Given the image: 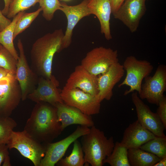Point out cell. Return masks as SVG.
Listing matches in <instances>:
<instances>
[{
    "label": "cell",
    "instance_id": "obj_1",
    "mask_svg": "<svg viewBox=\"0 0 166 166\" xmlns=\"http://www.w3.org/2000/svg\"><path fill=\"white\" fill-rule=\"evenodd\" d=\"M23 130L41 143L52 142L63 131L57 121L56 108L48 103H37Z\"/></svg>",
    "mask_w": 166,
    "mask_h": 166
},
{
    "label": "cell",
    "instance_id": "obj_2",
    "mask_svg": "<svg viewBox=\"0 0 166 166\" xmlns=\"http://www.w3.org/2000/svg\"><path fill=\"white\" fill-rule=\"evenodd\" d=\"M64 34L62 29H57L38 38L32 45L30 59L33 70L38 77L50 79L53 75V57L60 52Z\"/></svg>",
    "mask_w": 166,
    "mask_h": 166
},
{
    "label": "cell",
    "instance_id": "obj_3",
    "mask_svg": "<svg viewBox=\"0 0 166 166\" xmlns=\"http://www.w3.org/2000/svg\"><path fill=\"white\" fill-rule=\"evenodd\" d=\"M115 143L113 136L109 138L102 131L94 125L82 136L81 145L85 164L92 166H102L103 161L112 152Z\"/></svg>",
    "mask_w": 166,
    "mask_h": 166
},
{
    "label": "cell",
    "instance_id": "obj_4",
    "mask_svg": "<svg viewBox=\"0 0 166 166\" xmlns=\"http://www.w3.org/2000/svg\"><path fill=\"white\" fill-rule=\"evenodd\" d=\"M122 65L126 72V76L118 87L125 85L129 87L128 90L124 92V96L135 91L139 93L143 80L149 76L153 69V66L148 61L138 60L133 56L127 57Z\"/></svg>",
    "mask_w": 166,
    "mask_h": 166
},
{
    "label": "cell",
    "instance_id": "obj_5",
    "mask_svg": "<svg viewBox=\"0 0 166 166\" xmlns=\"http://www.w3.org/2000/svg\"><path fill=\"white\" fill-rule=\"evenodd\" d=\"M7 144L9 149H17L35 166H40L46 150L45 144L43 145L36 141L24 130L21 132L13 131Z\"/></svg>",
    "mask_w": 166,
    "mask_h": 166
},
{
    "label": "cell",
    "instance_id": "obj_6",
    "mask_svg": "<svg viewBox=\"0 0 166 166\" xmlns=\"http://www.w3.org/2000/svg\"><path fill=\"white\" fill-rule=\"evenodd\" d=\"M118 62L117 50L100 46L88 52L81 60V65L91 74L98 76Z\"/></svg>",
    "mask_w": 166,
    "mask_h": 166
},
{
    "label": "cell",
    "instance_id": "obj_7",
    "mask_svg": "<svg viewBox=\"0 0 166 166\" xmlns=\"http://www.w3.org/2000/svg\"><path fill=\"white\" fill-rule=\"evenodd\" d=\"M22 100V92L15 75L8 73L0 79V117H10Z\"/></svg>",
    "mask_w": 166,
    "mask_h": 166
},
{
    "label": "cell",
    "instance_id": "obj_8",
    "mask_svg": "<svg viewBox=\"0 0 166 166\" xmlns=\"http://www.w3.org/2000/svg\"><path fill=\"white\" fill-rule=\"evenodd\" d=\"M60 95L64 103L86 115L91 116L100 112L101 102L96 96L77 88H68L64 86Z\"/></svg>",
    "mask_w": 166,
    "mask_h": 166
},
{
    "label": "cell",
    "instance_id": "obj_9",
    "mask_svg": "<svg viewBox=\"0 0 166 166\" xmlns=\"http://www.w3.org/2000/svg\"><path fill=\"white\" fill-rule=\"evenodd\" d=\"M166 89V66L160 65L152 76L144 78L139 96L142 100L145 99L149 103L158 106Z\"/></svg>",
    "mask_w": 166,
    "mask_h": 166
},
{
    "label": "cell",
    "instance_id": "obj_10",
    "mask_svg": "<svg viewBox=\"0 0 166 166\" xmlns=\"http://www.w3.org/2000/svg\"><path fill=\"white\" fill-rule=\"evenodd\" d=\"M89 127L78 126L71 134L64 139L55 143L46 144L44 157L39 166H54L64 155L70 145L79 137L88 133Z\"/></svg>",
    "mask_w": 166,
    "mask_h": 166
},
{
    "label": "cell",
    "instance_id": "obj_11",
    "mask_svg": "<svg viewBox=\"0 0 166 166\" xmlns=\"http://www.w3.org/2000/svg\"><path fill=\"white\" fill-rule=\"evenodd\" d=\"M17 46L19 55L17 64L15 75L21 89L22 100L24 101L27 98L28 95L36 88L39 77L30 69L28 64L21 39L18 40Z\"/></svg>",
    "mask_w": 166,
    "mask_h": 166
},
{
    "label": "cell",
    "instance_id": "obj_12",
    "mask_svg": "<svg viewBox=\"0 0 166 166\" xmlns=\"http://www.w3.org/2000/svg\"><path fill=\"white\" fill-rule=\"evenodd\" d=\"M145 1V0H125L113 14L114 18L121 21L131 32H135L146 11Z\"/></svg>",
    "mask_w": 166,
    "mask_h": 166
},
{
    "label": "cell",
    "instance_id": "obj_13",
    "mask_svg": "<svg viewBox=\"0 0 166 166\" xmlns=\"http://www.w3.org/2000/svg\"><path fill=\"white\" fill-rule=\"evenodd\" d=\"M131 98L140 124L156 136H166L164 133L165 128L156 113L152 112L144 102L136 91L132 93Z\"/></svg>",
    "mask_w": 166,
    "mask_h": 166
},
{
    "label": "cell",
    "instance_id": "obj_14",
    "mask_svg": "<svg viewBox=\"0 0 166 166\" xmlns=\"http://www.w3.org/2000/svg\"><path fill=\"white\" fill-rule=\"evenodd\" d=\"M61 3L60 10L66 16L67 24L62 39L60 52L70 45L73 30L79 21L83 18L91 14L87 6L88 0H83L80 4L74 6H69L64 2Z\"/></svg>",
    "mask_w": 166,
    "mask_h": 166
},
{
    "label": "cell",
    "instance_id": "obj_15",
    "mask_svg": "<svg viewBox=\"0 0 166 166\" xmlns=\"http://www.w3.org/2000/svg\"><path fill=\"white\" fill-rule=\"evenodd\" d=\"M59 85L53 75L50 79L39 77L36 88L27 98L36 103L45 102L55 106L58 103H64L57 88Z\"/></svg>",
    "mask_w": 166,
    "mask_h": 166
},
{
    "label": "cell",
    "instance_id": "obj_16",
    "mask_svg": "<svg viewBox=\"0 0 166 166\" xmlns=\"http://www.w3.org/2000/svg\"><path fill=\"white\" fill-rule=\"evenodd\" d=\"M125 71L123 65L118 62L113 65L105 73L98 76V93L96 97L100 102L111 98L113 89L123 77Z\"/></svg>",
    "mask_w": 166,
    "mask_h": 166
},
{
    "label": "cell",
    "instance_id": "obj_17",
    "mask_svg": "<svg viewBox=\"0 0 166 166\" xmlns=\"http://www.w3.org/2000/svg\"><path fill=\"white\" fill-rule=\"evenodd\" d=\"M64 87L77 88L97 96L98 93V76L91 74L81 65H78L70 75Z\"/></svg>",
    "mask_w": 166,
    "mask_h": 166
},
{
    "label": "cell",
    "instance_id": "obj_18",
    "mask_svg": "<svg viewBox=\"0 0 166 166\" xmlns=\"http://www.w3.org/2000/svg\"><path fill=\"white\" fill-rule=\"evenodd\" d=\"M57 109V121L60 122L63 131L67 126L73 124L91 127L94 122L91 116L86 115L78 109L64 103H59Z\"/></svg>",
    "mask_w": 166,
    "mask_h": 166
},
{
    "label": "cell",
    "instance_id": "obj_19",
    "mask_svg": "<svg viewBox=\"0 0 166 166\" xmlns=\"http://www.w3.org/2000/svg\"><path fill=\"white\" fill-rule=\"evenodd\" d=\"M156 136L143 127L137 120L130 124L125 129L120 143L128 149L140 148L143 144Z\"/></svg>",
    "mask_w": 166,
    "mask_h": 166
},
{
    "label": "cell",
    "instance_id": "obj_20",
    "mask_svg": "<svg viewBox=\"0 0 166 166\" xmlns=\"http://www.w3.org/2000/svg\"><path fill=\"white\" fill-rule=\"evenodd\" d=\"M87 6L91 14L95 15L98 19L101 33L107 40L111 39L110 21L112 11L109 0H88Z\"/></svg>",
    "mask_w": 166,
    "mask_h": 166
},
{
    "label": "cell",
    "instance_id": "obj_21",
    "mask_svg": "<svg viewBox=\"0 0 166 166\" xmlns=\"http://www.w3.org/2000/svg\"><path fill=\"white\" fill-rule=\"evenodd\" d=\"M128 157L130 166H153L161 159L140 148L128 149Z\"/></svg>",
    "mask_w": 166,
    "mask_h": 166
},
{
    "label": "cell",
    "instance_id": "obj_22",
    "mask_svg": "<svg viewBox=\"0 0 166 166\" xmlns=\"http://www.w3.org/2000/svg\"><path fill=\"white\" fill-rule=\"evenodd\" d=\"M25 12V11L19 12L13 18L11 23L0 31V44L7 49L17 60L19 56L13 43L14 33L17 22Z\"/></svg>",
    "mask_w": 166,
    "mask_h": 166
},
{
    "label": "cell",
    "instance_id": "obj_23",
    "mask_svg": "<svg viewBox=\"0 0 166 166\" xmlns=\"http://www.w3.org/2000/svg\"><path fill=\"white\" fill-rule=\"evenodd\" d=\"M128 149L116 142L112 152L103 161L111 166H130L128 157Z\"/></svg>",
    "mask_w": 166,
    "mask_h": 166
},
{
    "label": "cell",
    "instance_id": "obj_24",
    "mask_svg": "<svg viewBox=\"0 0 166 166\" xmlns=\"http://www.w3.org/2000/svg\"><path fill=\"white\" fill-rule=\"evenodd\" d=\"M85 164L81 144L77 139L73 142L71 153L62 158L56 164L58 166H83Z\"/></svg>",
    "mask_w": 166,
    "mask_h": 166
},
{
    "label": "cell",
    "instance_id": "obj_25",
    "mask_svg": "<svg viewBox=\"0 0 166 166\" xmlns=\"http://www.w3.org/2000/svg\"><path fill=\"white\" fill-rule=\"evenodd\" d=\"M140 149L162 159L166 157V136H156L141 145Z\"/></svg>",
    "mask_w": 166,
    "mask_h": 166
},
{
    "label": "cell",
    "instance_id": "obj_26",
    "mask_svg": "<svg viewBox=\"0 0 166 166\" xmlns=\"http://www.w3.org/2000/svg\"><path fill=\"white\" fill-rule=\"evenodd\" d=\"M42 11V9L40 7L34 12H25L23 14L16 25L14 33V40L18 35L22 33L30 26L32 23Z\"/></svg>",
    "mask_w": 166,
    "mask_h": 166
},
{
    "label": "cell",
    "instance_id": "obj_27",
    "mask_svg": "<svg viewBox=\"0 0 166 166\" xmlns=\"http://www.w3.org/2000/svg\"><path fill=\"white\" fill-rule=\"evenodd\" d=\"M17 125L15 121L10 117H0V144H8Z\"/></svg>",
    "mask_w": 166,
    "mask_h": 166
},
{
    "label": "cell",
    "instance_id": "obj_28",
    "mask_svg": "<svg viewBox=\"0 0 166 166\" xmlns=\"http://www.w3.org/2000/svg\"><path fill=\"white\" fill-rule=\"evenodd\" d=\"M39 0H13L10 3L7 17L9 19L14 18L19 12L29 9L38 3Z\"/></svg>",
    "mask_w": 166,
    "mask_h": 166
},
{
    "label": "cell",
    "instance_id": "obj_29",
    "mask_svg": "<svg viewBox=\"0 0 166 166\" xmlns=\"http://www.w3.org/2000/svg\"><path fill=\"white\" fill-rule=\"evenodd\" d=\"M18 60L3 47L0 49V67L9 73L15 75Z\"/></svg>",
    "mask_w": 166,
    "mask_h": 166
},
{
    "label": "cell",
    "instance_id": "obj_30",
    "mask_svg": "<svg viewBox=\"0 0 166 166\" xmlns=\"http://www.w3.org/2000/svg\"><path fill=\"white\" fill-rule=\"evenodd\" d=\"M38 3L42 10L43 17L48 21L53 19L55 12L60 10L61 6L59 0H39Z\"/></svg>",
    "mask_w": 166,
    "mask_h": 166
},
{
    "label": "cell",
    "instance_id": "obj_31",
    "mask_svg": "<svg viewBox=\"0 0 166 166\" xmlns=\"http://www.w3.org/2000/svg\"><path fill=\"white\" fill-rule=\"evenodd\" d=\"M156 114L166 129V97L164 95L160 101Z\"/></svg>",
    "mask_w": 166,
    "mask_h": 166
},
{
    "label": "cell",
    "instance_id": "obj_32",
    "mask_svg": "<svg viewBox=\"0 0 166 166\" xmlns=\"http://www.w3.org/2000/svg\"><path fill=\"white\" fill-rule=\"evenodd\" d=\"M8 149L7 144H0V166L5 160L10 158Z\"/></svg>",
    "mask_w": 166,
    "mask_h": 166
},
{
    "label": "cell",
    "instance_id": "obj_33",
    "mask_svg": "<svg viewBox=\"0 0 166 166\" xmlns=\"http://www.w3.org/2000/svg\"><path fill=\"white\" fill-rule=\"evenodd\" d=\"M11 20L6 18L0 10V31L5 29L11 22Z\"/></svg>",
    "mask_w": 166,
    "mask_h": 166
},
{
    "label": "cell",
    "instance_id": "obj_34",
    "mask_svg": "<svg viewBox=\"0 0 166 166\" xmlns=\"http://www.w3.org/2000/svg\"><path fill=\"white\" fill-rule=\"evenodd\" d=\"M110 2L112 14L115 13L119 9L125 0H109Z\"/></svg>",
    "mask_w": 166,
    "mask_h": 166
},
{
    "label": "cell",
    "instance_id": "obj_35",
    "mask_svg": "<svg viewBox=\"0 0 166 166\" xmlns=\"http://www.w3.org/2000/svg\"><path fill=\"white\" fill-rule=\"evenodd\" d=\"M12 1L13 0H4V7L1 10V12L4 16L7 14L10 5Z\"/></svg>",
    "mask_w": 166,
    "mask_h": 166
},
{
    "label": "cell",
    "instance_id": "obj_36",
    "mask_svg": "<svg viewBox=\"0 0 166 166\" xmlns=\"http://www.w3.org/2000/svg\"><path fill=\"white\" fill-rule=\"evenodd\" d=\"M166 157L161 159L158 162L156 163L153 166H166Z\"/></svg>",
    "mask_w": 166,
    "mask_h": 166
},
{
    "label": "cell",
    "instance_id": "obj_37",
    "mask_svg": "<svg viewBox=\"0 0 166 166\" xmlns=\"http://www.w3.org/2000/svg\"><path fill=\"white\" fill-rule=\"evenodd\" d=\"M9 73L6 70L0 67V79Z\"/></svg>",
    "mask_w": 166,
    "mask_h": 166
},
{
    "label": "cell",
    "instance_id": "obj_38",
    "mask_svg": "<svg viewBox=\"0 0 166 166\" xmlns=\"http://www.w3.org/2000/svg\"><path fill=\"white\" fill-rule=\"evenodd\" d=\"M2 47L3 46L0 44V49H1Z\"/></svg>",
    "mask_w": 166,
    "mask_h": 166
},
{
    "label": "cell",
    "instance_id": "obj_39",
    "mask_svg": "<svg viewBox=\"0 0 166 166\" xmlns=\"http://www.w3.org/2000/svg\"><path fill=\"white\" fill-rule=\"evenodd\" d=\"M62 0L64 1H68L70 0Z\"/></svg>",
    "mask_w": 166,
    "mask_h": 166
},
{
    "label": "cell",
    "instance_id": "obj_40",
    "mask_svg": "<svg viewBox=\"0 0 166 166\" xmlns=\"http://www.w3.org/2000/svg\"><path fill=\"white\" fill-rule=\"evenodd\" d=\"M145 0L146 1V0Z\"/></svg>",
    "mask_w": 166,
    "mask_h": 166
},
{
    "label": "cell",
    "instance_id": "obj_41",
    "mask_svg": "<svg viewBox=\"0 0 166 166\" xmlns=\"http://www.w3.org/2000/svg\"></svg>",
    "mask_w": 166,
    "mask_h": 166
}]
</instances>
